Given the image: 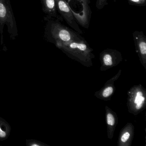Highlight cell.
<instances>
[{"label":"cell","mask_w":146,"mask_h":146,"mask_svg":"<svg viewBox=\"0 0 146 146\" xmlns=\"http://www.w3.org/2000/svg\"><path fill=\"white\" fill-rule=\"evenodd\" d=\"M113 89L112 88H111V87H109V88H107L103 91V94H102L103 96L104 97H108V96H109L112 93H113Z\"/></svg>","instance_id":"ba28073f"},{"label":"cell","mask_w":146,"mask_h":146,"mask_svg":"<svg viewBox=\"0 0 146 146\" xmlns=\"http://www.w3.org/2000/svg\"><path fill=\"white\" fill-rule=\"evenodd\" d=\"M129 132H125L122 136V137H121V141L123 142H125L129 139Z\"/></svg>","instance_id":"9c48e42d"},{"label":"cell","mask_w":146,"mask_h":146,"mask_svg":"<svg viewBox=\"0 0 146 146\" xmlns=\"http://www.w3.org/2000/svg\"><path fill=\"white\" fill-rule=\"evenodd\" d=\"M142 93L141 92L139 91V92H137V96L136 97L135 100V104H137L138 102L142 98Z\"/></svg>","instance_id":"30bf717a"},{"label":"cell","mask_w":146,"mask_h":146,"mask_svg":"<svg viewBox=\"0 0 146 146\" xmlns=\"http://www.w3.org/2000/svg\"><path fill=\"white\" fill-rule=\"evenodd\" d=\"M144 97H142V98L137 103L136 106V108L137 109H139L141 108L143 102L144 101Z\"/></svg>","instance_id":"8fae6325"},{"label":"cell","mask_w":146,"mask_h":146,"mask_svg":"<svg viewBox=\"0 0 146 146\" xmlns=\"http://www.w3.org/2000/svg\"><path fill=\"white\" fill-rule=\"evenodd\" d=\"M6 135V133L5 131H3L0 128V137H4Z\"/></svg>","instance_id":"7c38bea8"},{"label":"cell","mask_w":146,"mask_h":146,"mask_svg":"<svg viewBox=\"0 0 146 146\" xmlns=\"http://www.w3.org/2000/svg\"><path fill=\"white\" fill-rule=\"evenodd\" d=\"M129 3L130 5L137 6L145 5L146 0H128Z\"/></svg>","instance_id":"5b68a950"},{"label":"cell","mask_w":146,"mask_h":146,"mask_svg":"<svg viewBox=\"0 0 146 146\" xmlns=\"http://www.w3.org/2000/svg\"><path fill=\"white\" fill-rule=\"evenodd\" d=\"M107 123L108 125H113L115 123V120L112 114L111 113H108L107 116Z\"/></svg>","instance_id":"52a82bcc"},{"label":"cell","mask_w":146,"mask_h":146,"mask_svg":"<svg viewBox=\"0 0 146 146\" xmlns=\"http://www.w3.org/2000/svg\"><path fill=\"white\" fill-rule=\"evenodd\" d=\"M42 11L45 15L46 21L52 19L60 20L61 18L58 15L55 0H41Z\"/></svg>","instance_id":"277c9868"},{"label":"cell","mask_w":146,"mask_h":146,"mask_svg":"<svg viewBox=\"0 0 146 146\" xmlns=\"http://www.w3.org/2000/svg\"><path fill=\"white\" fill-rule=\"evenodd\" d=\"M32 146H38V145L37 144H32Z\"/></svg>","instance_id":"4fadbf2b"},{"label":"cell","mask_w":146,"mask_h":146,"mask_svg":"<svg viewBox=\"0 0 146 146\" xmlns=\"http://www.w3.org/2000/svg\"><path fill=\"white\" fill-rule=\"evenodd\" d=\"M47 22L46 35L49 40H54L57 46L70 42L84 40L80 34L63 25L59 20L52 19Z\"/></svg>","instance_id":"6da1fadb"},{"label":"cell","mask_w":146,"mask_h":146,"mask_svg":"<svg viewBox=\"0 0 146 146\" xmlns=\"http://www.w3.org/2000/svg\"><path fill=\"white\" fill-rule=\"evenodd\" d=\"M55 1L57 11L61 15V17L76 32L80 35L82 34V30L79 29L75 20L72 11L70 9L65 0H55Z\"/></svg>","instance_id":"3957f363"},{"label":"cell","mask_w":146,"mask_h":146,"mask_svg":"<svg viewBox=\"0 0 146 146\" xmlns=\"http://www.w3.org/2000/svg\"><path fill=\"white\" fill-rule=\"evenodd\" d=\"M112 58L110 54H105L103 58V61L104 64L106 66H111L112 64Z\"/></svg>","instance_id":"8992f818"},{"label":"cell","mask_w":146,"mask_h":146,"mask_svg":"<svg viewBox=\"0 0 146 146\" xmlns=\"http://www.w3.org/2000/svg\"><path fill=\"white\" fill-rule=\"evenodd\" d=\"M5 25L11 39L18 35L16 19L10 0H0V34L1 42L3 40V30Z\"/></svg>","instance_id":"7a4b0ae2"}]
</instances>
